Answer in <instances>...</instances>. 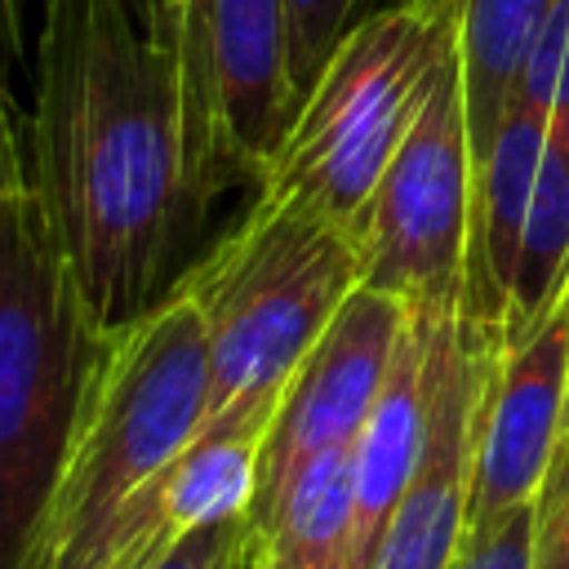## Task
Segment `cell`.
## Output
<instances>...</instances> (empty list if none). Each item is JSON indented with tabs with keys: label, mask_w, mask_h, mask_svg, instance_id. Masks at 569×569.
I'll return each instance as SVG.
<instances>
[{
	"label": "cell",
	"mask_w": 569,
	"mask_h": 569,
	"mask_svg": "<svg viewBox=\"0 0 569 569\" xmlns=\"http://www.w3.org/2000/svg\"><path fill=\"white\" fill-rule=\"evenodd\" d=\"M240 569H249V556H244V565H240Z\"/></svg>",
	"instance_id": "obj_24"
},
{
	"label": "cell",
	"mask_w": 569,
	"mask_h": 569,
	"mask_svg": "<svg viewBox=\"0 0 569 569\" xmlns=\"http://www.w3.org/2000/svg\"><path fill=\"white\" fill-rule=\"evenodd\" d=\"M569 489V405H565V431H560V445H556V458H551V471H547V485L538 493V502H551Z\"/></svg>",
	"instance_id": "obj_23"
},
{
	"label": "cell",
	"mask_w": 569,
	"mask_h": 569,
	"mask_svg": "<svg viewBox=\"0 0 569 569\" xmlns=\"http://www.w3.org/2000/svg\"><path fill=\"white\" fill-rule=\"evenodd\" d=\"M489 342H480L458 316L445 320L436 347V391L427 445L413 480L405 485L369 569H453L467 538L471 498V445L476 405L489 369Z\"/></svg>",
	"instance_id": "obj_10"
},
{
	"label": "cell",
	"mask_w": 569,
	"mask_h": 569,
	"mask_svg": "<svg viewBox=\"0 0 569 569\" xmlns=\"http://www.w3.org/2000/svg\"><path fill=\"white\" fill-rule=\"evenodd\" d=\"M538 547V502L516 507L489 529H471L458 547L453 569H533Z\"/></svg>",
	"instance_id": "obj_19"
},
{
	"label": "cell",
	"mask_w": 569,
	"mask_h": 569,
	"mask_svg": "<svg viewBox=\"0 0 569 569\" xmlns=\"http://www.w3.org/2000/svg\"><path fill=\"white\" fill-rule=\"evenodd\" d=\"M53 9H58V0H0V62L9 71V84L22 102V111H27L31 89H36V71H40Z\"/></svg>",
	"instance_id": "obj_17"
},
{
	"label": "cell",
	"mask_w": 569,
	"mask_h": 569,
	"mask_svg": "<svg viewBox=\"0 0 569 569\" xmlns=\"http://www.w3.org/2000/svg\"><path fill=\"white\" fill-rule=\"evenodd\" d=\"M124 4H129V13L138 18V27H142L147 36H156L160 44L173 49L178 22H182V0H124Z\"/></svg>",
	"instance_id": "obj_22"
},
{
	"label": "cell",
	"mask_w": 569,
	"mask_h": 569,
	"mask_svg": "<svg viewBox=\"0 0 569 569\" xmlns=\"http://www.w3.org/2000/svg\"><path fill=\"white\" fill-rule=\"evenodd\" d=\"M533 569H569V489L551 502H538Z\"/></svg>",
	"instance_id": "obj_21"
},
{
	"label": "cell",
	"mask_w": 569,
	"mask_h": 569,
	"mask_svg": "<svg viewBox=\"0 0 569 569\" xmlns=\"http://www.w3.org/2000/svg\"><path fill=\"white\" fill-rule=\"evenodd\" d=\"M400 0H284V27H289V76H293V93L298 107L307 98V89L320 80V71L329 67V58L338 53V44L369 22L373 13L391 9Z\"/></svg>",
	"instance_id": "obj_16"
},
{
	"label": "cell",
	"mask_w": 569,
	"mask_h": 569,
	"mask_svg": "<svg viewBox=\"0 0 569 569\" xmlns=\"http://www.w3.org/2000/svg\"><path fill=\"white\" fill-rule=\"evenodd\" d=\"M249 542H253V516H236V520L187 529L142 569H240L249 556Z\"/></svg>",
	"instance_id": "obj_18"
},
{
	"label": "cell",
	"mask_w": 569,
	"mask_h": 569,
	"mask_svg": "<svg viewBox=\"0 0 569 569\" xmlns=\"http://www.w3.org/2000/svg\"><path fill=\"white\" fill-rule=\"evenodd\" d=\"M471 187L476 151L453 40L413 124L351 227L360 284L400 298L413 316H458L471 240Z\"/></svg>",
	"instance_id": "obj_6"
},
{
	"label": "cell",
	"mask_w": 569,
	"mask_h": 569,
	"mask_svg": "<svg viewBox=\"0 0 569 569\" xmlns=\"http://www.w3.org/2000/svg\"><path fill=\"white\" fill-rule=\"evenodd\" d=\"M409 325V307L382 289L356 284L338 316L325 325V333L311 342V351L289 373L267 440H262V467H258V498H276V489L311 458L351 449L356 431L391 369L396 342Z\"/></svg>",
	"instance_id": "obj_9"
},
{
	"label": "cell",
	"mask_w": 569,
	"mask_h": 569,
	"mask_svg": "<svg viewBox=\"0 0 569 569\" xmlns=\"http://www.w3.org/2000/svg\"><path fill=\"white\" fill-rule=\"evenodd\" d=\"M569 289V133L547 129L498 347L525 338Z\"/></svg>",
	"instance_id": "obj_15"
},
{
	"label": "cell",
	"mask_w": 569,
	"mask_h": 569,
	"mask_svg": "<svg viewBox=\"0 0 569 569\" xmlns=\"http://www.w3.org/2000/svg\"><path fill=\"white\" fill-rule=\"evenodd\" d=\"M22 102L9 84V71L0 62V209L4 200L27 182V142H22Z\"/></svg>",
	"instance_id": "obj_20"
},
{
	"label": "cell",
	"mask_w": 569,
	"mask_h": 569,
	"mask_svg": "<svg viewBox=\"0 0 569 569\" xmlns=\"http://www.w3.org/2000/svg\"><path fill=\"white\" fill-rule=\"evenodd\" d=\"M249 569H356L351 449L302 462L253 511Z\"/></svg>",
	"instance_id": "obj_13"
},
{
	"label": "cell",
	"mask_w": 569,
	"mask_h": 569,
	"mask_svg": "<svg viewBox=\"0 0 569 569\" xmlns=\"http://www.w3.org/2000/svg\"><path fill=\"white\" fill-rule=\"evenodd\" d=\"M27 182L93 325L120 329L182 276L196 240L178 53L124 0H58L22 120Z\"/></svg>",
	"instance_id": "obj_1"
},
{
	"label": "cell",
	"mask_w": 569,
	"mask_h": 569,
	"mask_svg": "<svg viewBox=\"0 0 569 569\" xmlns=\"http://www.w3.org/2000/svg\"><path fill=\"white\" fill-rule=\"evenodd\" d=\"M356 284L360 258L347 227L302 200L258 191L244 218L173 284L204 320V413L276 409L289 373Z\"/></svg>",
	"instance_id": "obj_4"
},
{
	"label": "cell",
	"mask_w": 569,
	"mask_h": 569,
	"mask_svg": "<svg viewBox=\"0 0 569 569\" xmlns=\"http://www.w3.org/2000/svg\"><path fill=\"white\" fill-rule=\"evenodd\" d=\"M569 405V289L516 342L489 351L476 445L467 533L489 529L525 502H538Z\"/></svg>",
	"instance_id": "obj_8"
},
{
	"label": "cell",
	"mask_w": 569,
	"mask_h": 569,
	"mask_svg": "<svg viewBox=\"0 0 569 569\" xmlns=\"http://www.w3.org/2000/svg\"><path fill=\"white\" fill-rule=\"evenodd\" d=\"M209 405V342L196 302L169 289L102 333L36 569H111L133 498L187 449Z\"/></svg>",
	"instance_id": "obj_2"
},
{
	"label": "cell",
	"mask_w": 569,
	"mask_h": 569,
	"mask_svg": "<svg viewBox=\"0 0 569 569\" xmlns=\"http://www.w3.org/2000/svg\"><path fill=\"white\" fill-rule=\"evenodd\" d=\"M453 40L458 13L427 0L360 22L307 89L258 191L302 200L351 231Z\"/></svg>",
	"instance_id": "obj_5"
},
{
	"label": "cell",
	"mask_w": 569,
	"mask_h": 569,
	"mask_svg": "<svg viewBox=\"0 0 569 569\" xmlns=\"http://www.w3.org/2000/svg\"><path fill=\"white\" fill-rule=\"evenodd\" d=\"M173 53L187 191L204 222L227 187L262 182L267 160L298 116L284 0H182Z\"/></svg>",
	"instance_id": "obj_7"
},
{
	"label": "cell",
	"mask_w": 569,
	"mask_h": 569,
	"mask_svg": "<svg viewBox=\"0 0 569 569\" xmlns=\"http://www.w3.org/2000/svg\"><path fill=\"white\" fill-rule=\"evenodd\" d=\"M102 347L31 182L0 209V569H36Z\"/></svg>",
	"instance_id": "obj_3"
},
{
	"label": "cell",
	"mask_w": 569,
	"mask_h": 569,
	"mask_svg": "<svg viewBox=\"0 0 569 569\" xmlns=\"http://www.w3.org/2000/svg\"><path fill=\"white\" fill-rule=\"evenodd\" d=\"M427 4L458 13L467 129H471V151L480 160L511 102V84L525 67V53L556 0H427Z\"/></svg>",
	"instance_id": "obj_14"
},
{
	"label": "cell",
	"mask_w": 569,
	"mask_h": 569,
	"mask_svg": "<svg viewBox=\"0 0 569 569\" xmlns=\"http://www.w3.org/2000/svg\"><path fill=\"white\" fill-rule=\"evenodd\" d=\"M453 316H413L396 342L391 369L356 431L351 445V489H356V569H369L378 538L418 471L427 422H431V391H436V347L440 329Z\"/></svg>",
	"instance_id": "obj_12"
},
{
	"label": "cell",
	"mask_w": 569,
	"mask_h": 569,
	"mask_svg": "<svg viewBox=\"0 0 569 569\" xmlns=\"http://www.w3.org/2000/svg\"><path fill=\"white\" fill-rule=\"evenodd\" d=\"M547 129H551L547 111L525 107V102H507L493 142L476 160L471 240H467V280H462L458 320L489 347H498L502 325H507L520 236H525Z\"/></svg>",
	"instance_id": "obj_11"
}]
</instances>
